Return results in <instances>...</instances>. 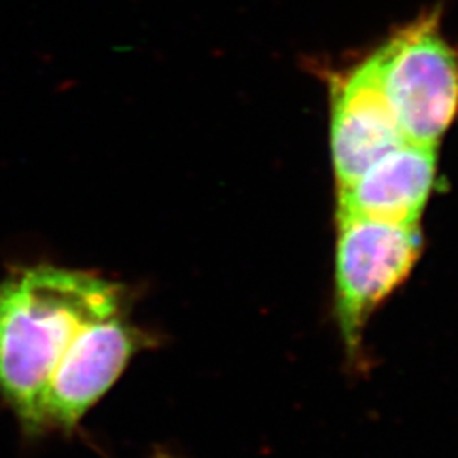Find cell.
Masks as SVG:
<instances>
[{"label":"cell","mask_w":458,"mask_h":458,"mask_svg":"<svg viewBox=\"0 0 458 458\" xmlns=\"http://www.w3.org/2000/svg\"><path fill=\"white\" fill-rule=\"evenodd\" d=\"M335 301L336 319L350 359L377 308L410 276L421 253L418 225H393L338 216Z\"/></svg>","instance_id":"3957f363"},{"label":"cell","mask_w":458,"mask_h":458,"mask_svg":"<svg viewBox=\"0 0 458 458\" xmlns=\"http://www.w3.org/2000/svg\"><path fill=\"white\" fill-rule=\"evenodd\" d=\"M406 141L437 147L458 114V51L431 11L394 33L372 55Z\"/></svg>","instance_id":"7a4b0ae2"},{"label":"cell","mask_w":458,"mask_h":458,"mask_svg":"<svg viewBox=\"0 0 458 458\" xmlns=\"http://www.w3.org/2000/svg\"><path fill=\"white\" fill-rule=\"evenodd\" d=\"M136 325L126 287L98 274L33 265L0 280V394L30 431H43L49 384Z\"/></svg>","instance_id":"6da1fadb"},{"label":"cell","mask_w":458,"mask_h":458,"mask_svg":"<svg viewBox=\"0 0 458 458\" xmlns=\"http://www.w3.org/2000/svg\"><path fill=\"white\" fill-rule=\"evenodd\" d=\"M158 458H168V457H158Z\"/></svg>","instance_id":"8992f818"},{"label":"cell","mask_w":458,"mask_h":458,"mask_svg":"<svg viewBox=\"0 0 458 458\" xmlns=\"http://www.w3.org/2000/svg\"><path fill=\"white\" fill-rule=\"evenodd\" d=\"M404 141L372 56L331 79V157L338 189Z\"/></svg>","instance_id":"277c9868"},{"label":"cell","mask_w":458,"mask_h":458,"mask_svg":"<svg viewBox=\"0 0 458 458\" xmlns=\"http://www.w3.org/2000/svg\"><path fill=\"white\" fill-rule=\"evenodd\" d=\"M437 182V147L404 141L338 189V216L418 225Z\"/></svg>","instance_id":"5b68a950"}]
</instances>
